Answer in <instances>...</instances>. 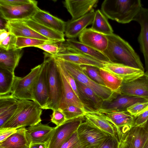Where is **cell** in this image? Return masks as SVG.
<instances>
[{
    "instance_id": "3",
    "label": "cell",
    "mask_w": 148,
    "mask_h": 148,
    "mask_svg": "<svg viewBox=\"0 0 148 148\" xmlns=\"http://www.w3.org/2000/svg\"><path fill=\"white\" fill-rule=\"evenodd\" d=\"M42 109L35 101L18 99V106L15 112L0 129H18L36 124L42 121Z\"/></svg>"
},
{
    "instance_id": "45",
    "label": "cell",
    "mask_w": 148,
    "mask_h": 148,
    "mask_svg": "<svg viewBox=\"0 0 148 148\" xmlns=\"http://www.w3.org/2000/svg\"><path fill=\"white\" fill-rule=\"evenodd\" d=\"M148 119V108L137 116L134 117L133 126L143 127Z\"/></svg>"
},
{
    "instance_id": "28",
    "label": "cell",
    "mask_w": 148,
    "mask_h": 148,
    "mask_svg": "<svg viewBox=\"0 0 148 148\" xmlns=\"http://www.w3.org/2000/svg\"><path fill=\"white\" fill-rule=\"evenodd\" d=\"M23 54L22 49L6 51L0 48V67L14 72Z\"/></svg>"
},
{
    "instance_id": "30",
    "label": "cell",
    "mask_w": 148,
    "mask_h": 148,
    "mask_svg": "<svg viewBox=\"0 0 148 148\" xmlns=\"http://www.w3.org/2000/svg\"><path fill=\"white\" fill-rule=\"evenodd\" d=\"M26 131L25 127L18 129L16 133L0 143V148H22L29 145L26 137Z\"/></svg>"
},
{
    "instance_id": "14",
    "label": "cell",
    "mask_w": 148,
    "mask_h": 148,
    "mask_svg": "<svg viewBox=\"0 0 148 148\" xmlns=\"http://www.w3.org/2000/svg\"><path fill=\"white\" fill-rule=\"evenodd\" d=\"M57 64L59 70L62 87V94L59 109L62 110L69 106L74 105L86 111H88L86 109V105L77 95L60 66Z\"/></svg>"
},
{
    "instance_id": "47",
    "label": "cell",
    "mask_w": 148,
    "mask_h": 148,
    "mask_svg": "<svg viewBox=\"0 0 148 148\" xmlns=\"http://www.w3.org/2000/svg\"><path fill=\"white\" fill-rule=\"evenodd\" d=\"M32 0H0V2L12 5H18L29 3Z\"/></svg>"
},
{
    "instance_id": "41",
    "label": "cell",
    "mask_w": 148,
    "mask_h": 148,
    "mask_svg": "<svg viewBox=\"0 0 148 148\" xmlns=\"http://www.w3.org/2000/svg\"><path fill=\"white\" fill-rule=\"evenodd\" d=\"M17 37L10 33L9 36L0 43V48L8 51L16 49V44Z\"/></svg>"
},
{
    "instance_id": "10",
    "label": "cell",
    "mask_w": 148,
    "mask_h": 148,
    "mask_svg": "<svg viewBox=\"0 0 148 148\" xmlns=\"http://www.w3.org/2000/svg\"><path fill=\"white\" fill-rule=\"evenodd\" d=\"M98 111L114 125L118 135L125 136L132 127L134 117L127 110Z\"/></svg>"
},
{
    "instance_id": "25",
    "label": "cell",
    "mask_w": 148,
    "mask_h": 148,
    "mask_svg": "<svg viewBox=\"0 0 148 148\" xmlns=\"http://www.w3.org/2000/svg\"><path fill=\"white\" fill-rule=\"evenodd\" d=\"M51 55L54 57L79 65H91L99 69L103 68L104 67L103 63L89 56L80 53L64 52L60 53L56 55Z\"/></svg>"
},
{
    "instance_id": "35",
    "label": "cell",
    "mask_w": 148,
    "mask_h": 148,
    "mask_svg": "<svg viewBox=\"0 0 148 148\" xmlns=\"http://www.w3.org/2000/svg\"><path fill=\"white\" fill-rule=\"evenodd\" d=\"M48 42H52L38 39L23 37H17L16 44V49L23 48L34 47Z\"/></svg>"
},
{
    "instance_id": "31",
    "label": "cell",
    "mask_w": 148,
    "mask_h": 148,
    "mask_svg": "<svg viewBox=\"0 0 148 148\" xmlns=\"http://www.w3.org/2000/svg\"><path fill=\"white\" fill-rule=\"evenodd\" d=\"M75 81L80 99L81 100L82 98L87 101L97 110L101 109L104 102L103 99L92 89L77 81Z\"/></svg>"
},
{
    "instance_id": "49",
    "label": "cell",
    "mask_w": 148,
    "mask_h": 148,
    "mask_svg": "<svg viewBox=\"0 0 148 148\" xmlns=\"http://www.w3.org/2000/svg\"><path fill=\"white\" fill-rule=\"evenodd\" d=\"M48 143H34L29 144V148H47Z\"/></svg>"
},
{
    "instance_id": "52",
    "label": "cell",
    "mask_w": 148,
    "mask_h": 148,
    "mask_svg": "<svg viewBox=\"0 0 148 148\" xmlns=\"http://www.w3.org/2000/svg\"><path fill=\"white\" fill-rule=\"evenodd\" d=\"M143 127L146 131L148 133V119Z\"/></svg>"
},
{
    "instance_id": "33",
    "label": "cell",
    "mask_w": 148,
    "mask_h": 148,
    "mask_svg": "<svg viewBox=\"0 0 148 148\" xmlns=\"http://www.w3.org/2000/svg\"><path fill=\"white\" fill-rule=\"evenodd\" d=\"M100 73L105 86L119 94V89L123 82L122 79L104 68L100 69Z\"/></svg>"
},
{
    "instance_id": "13",
    "label": "cell",
    "mask_w": 148,
    "mask_h": 148,
    "mask_svg": "<svg viewBox=\"0 0 148 148\" xmlns=\"http://www.w3.org/2000/svg\"><path fill=\"white\" fill-rule=\"evenodd\" d=\"M34 97V101L37 103L42 109H45L48 102L49 94L47 63L45 59L41 64L40 71L35 86Z\"/></svg>"
},
{
    "instance_id": "32",
    "label": "cell",
    "mask_w": 148,
    "mask_h": 148,
    "mask_svg": "<svg viewBox=\"0 0 148 148\" xmlns=\"http://www.w3.org/2000/svg\"><path fill=\"white\" fill-rule=\"evenodd\" d=\"M90 28L95 31L106 35L111 34L113 32L106 17L99 9L95 12Z\"/></svg>"
},
{
    "instance_id": "12",
    "label": "cell",
    "mask_w": 148,
    "mask_h": 148,
    "mask_svg": "<svg viewBox=\"0 0 148 148\" xmlns=\"http://www.w3.org/2000/svg\"><path fill=\"white\" fill-rule=\"evenodd\" d=\"M119 94L140 97L148 101V73L132 81L122 82Z\"/></svg>"
},
{
    "instance_id": "26",
    "label": "cell",
    "mask_w": 148,
    "mask_h": 148,
    "mask_svg": "<svg viewBox=\"0 0 148 148\" xmlns=\"http://www.w3.org/2000/svg\"><path fill=\"white\" fill-rule=\"evenodd\" d=\"M18 100L11 94L0 96V127L15 112L18 106Z\"/></svg>"
},
{
    "instance_id": "2",
    "label": "cell",
    "mask_w": 148,
    "mask_h": 148,
    "mask_svg": "<svg viewBox=\"0 0 148 148\" xmlns=\"http://www.w3.org/2000/svg\"><path fill=\"white\" fill-rule=\"evenodd\" d=\"M142 7L140 0H105L101 11L107 18L126 24L134 21Z\"/></svg>"
},
{
    "instance_id": "15",
    "label": "cell",
    "mask_w": 148,
    "mask_h": 148,
    "mask_svg": "<svg viewBox=\"0 0 148 148\" xmlns=\"http://www.w3.org/2000/svg\"><path fill=\"white\" fill-rule=\"evenodd\" d=\"M134 21L137 22L140 27L138 40L144 57L146 72L148 73V8L142 7Z\"/></svg>"
},
{
    "instance_id": "50",
    "label": "cell",
    "mask_w": 148,
    "mask_h": 148,
    "mask_svg": "<svg viewBox=\"0 0 148 148\" xmlns=\"http://www.w3.org/2000/svg\"><path fill=\"white\" fill-rule=\"evenodd\" d=\"M119 148H130L126 141L123 139H119Z\"/></svg>"
},
{
    "instance_id": "34",
    "label": "cell",
    "mask_w": 148,
    "mask_h": 148,
    "mask_svg": "<svg viewBox=\"0 0 148 148\" xmlns=\"http://www.w3.org/2000/svg\"><path fill=\"white\" fill-rule=\"evenodd\" d=\"M15 77L14 72L0 67V96L11 93Z\"/></svg>"
},
{
    "instance_id": "37",
    "label": "cell",
    "mask_w": 148,
    "mask_h": 148,
    "mask_svg": "<svg viewBox=\"0 0 148 148\" xmlns=\"http://www.w3.org/2000/svg\"><path fill=\"white\" fill-rule=\"evenodd\" d=\"M62 111L66 120L84 116L87 111L74 105L69 106Z\"/></svg>"
},
{
    "instance_id": "21",
    "label": "cell",
    "mask_w": 148,
    "mask_h": 148,
    "mask_svg": "<svg viewBox=\"0 0 148 148\" xmlns=\"http://www.w3.org/2000/svg\"><path fill=\"white\" fill-rule=\"evenodd\" d=\"M54 127L41 122L30 126L26 132V137L29 144L34 143H48Z\"/></svg>"
},
{
    "instance_id": "42",
    "label": "cell",
    "mask_w": 148,
    "mask_h": 148,
    "mask_svg": "<svg viewBox=\"0 0 148 148\" xmlns=\"http://www.w3.org/2000/svg\"><path fill=\"white\" fill-rule=\"evenodd\" d=\"M55 60L57 63L58 64L61 68L64 76L74 91L80 99L79 94L77 89L75 80L71 74L60 63L57 61L56 59Z\"/></svg>"
},
{
    "instance_id": "19",
    "label": "cell",
    "mask_w": 148,
    "mask_h": 148,
    "mask_svg": "<svg viewBox=\"0 0 148 148\" xmlns=\"http://www.w3.org/2000/svg\"><path fill=\"white\" fill-rule=\"evenodd\" d=\"M105 69L121 78L123 82H127L134 80L143 75L142 70L123 64L106 62L103 63Z\"/></svg>"
},
{
    "instance_id": "11",
    "label": "cell",
    "mask_w": 148,
    "mask_h": 148,
    "mask_svg": "<svg viewBox=\"0 0 148 148\" xmlns=\"http://www.w3.org/2000/svg\"><path fill=\"white\" fill-rule=\"evenodd\" d=\"M61 53L72 52L82 54L103 63L110 60L103 53L97 51L74 39L68 38L66 41L60 43Z\"/></svg>"
},
{
    "instance_id": "27",
    "label": "cell",
    "mask_w": 148,
    "mask_h": 148,
    "mask_svg": "<svg viewBox=\"0 0 148 148\" xmlns=\"http://www.w3.org/2000/svg\"><path fill=\"white\" fill-rule=\"evenodd\" d=\"M123 140L126 141L130 148H143L148 140V133L143 127L133 126Z\"/></svg>"
},
{
    "instance_id": "54",
    "label": "cell",
    "mask_w": 148,
    "mask_h": 148,
    "mask_svg": "<svg viewBox=\"0 0 148 148\" xmlns=\"http://www.w3.org/2000/svg\"><path fill=\"white\" fill-rule=\"evenodd\" d=\"M29 145L25 146L22 148H29Z\"/></svg>"
},
{
    "instance_id": "5",
    "label": "cell",
    "mask_w": 148,
    "mask_h": 148,
    "mask_svg": "<svg viewBox=\"0 0 148 148\" xmlns=\"http://www.w3.org/2000/svg\"><path fill=\"white\" fill-rule=\"evenodd\" d=\"M44 59L47 63V81L49 97L45 109H59L62 94L61 79L59 68L55 58L45 52Z\"/></svg>"
},
{
    "instance_id": "29",
    "label": "cell",
    "mask_w": 148,
    "mask_h": 148,
    "mask_svg": "<svg viewBox=\"0 0 148 148\" xmlns=\"http://www.w3.org/2000/svg\"><path fill=\"white\" fill-rule=\"evenodd\" d=\"M23 21L35 31L50 40L56 43L62 42L65 41L64 33L58 32L41 25L32 18Z\"/></svg>"
},
{
    "instance_id": "9",
    "label": "cell",
    "mask_w": 148,
    "mask_h": 148,
    "mask_svg": "<svg viewBox=\"0 0 148 148\" xmlns=\"http://www.w3.org/2000/svg\"><path fill=\"white\" fill-rule=\"evenodd\" d=\"M84 121V116H82L66 120L61 125L55 127L48 143L47 148H60Z\"/></svg>"
},
{
    "instance_id": "53",
    "label": "cell",
    "mask_w": 148,
    "mask_h": 148,
    "mask_svg": "<svg viewBox=\"0 0 148 148\" xmlns=\"http://www.w3.org/2000/svg\"><path fill=\"white\" fill-rule=\"evenodd\" d=\"M143 148H148V140L146 142Z\"/></svg>"
},
{
    "instance_id": "51",
    "label": "cell",
    "mask_w": 148,
    "mask_h": 148,
    "mask_svg": "<svg viewBox=\"0 0 148 148\" xmlns=\"http://www.w3.org/2000/svg\"><path fill=\"white\" fill-rule=\"evenodd\" d=\"M3 19L2 18H0V29H5V26L6 23H5L3 22Z\"/></svg>"
},
{
    "instance_id": "16",
    "label": "cell",
    "mask_w": 148,
    "mask_h": 148,
    "mask_svg": "<svg viewBox=\"0 0 148 148\" xmlns=\"http://www.w3.org/2000/svg\"><path fill=\"white\" fill-rule=\"evenodd\" d=\"M81 42L101 52L107 49L108 43L106 35L92 29H85L79 36Z\"/></svg>"
},
{
    "instance_id": "8",
    "label": "cell",
    "mask_w": 148,
    "mask_h": 148,
    "mask_svg": "<svg viewBox=\"0 0 148 148\" xmlns=\"http://www.w3.org/2000/svg\"><path fill=\"white\" fill-rule=\"evenodd\" d=\"M77 132L84 148H100L111 135L85 121L79 125Z\"/></svg>"
},
{
    "instance_id": "38",
    "label": "cell",
    "mask_w": 148,
    "mask_h": 148,
    "mask_svg": "<svg viewBox=\"0 0 148 148\" xmlns=\"http://www.w3.org/2000/svg\"><path fill=\"white\" fill-rule=\"evenodd\" d=\"M57 43L48 42L34 47L42 49L52 55H56L60 53L61 51L60 45H59Z\"/></svg>"
},
{
    "instance_id": "18",
    "label": "cell",
    "mask_w": 148,
    "mask_h": 148,
    "mask_svg": "<svg viewBox=\"0 0 148 148\" xmlns=\"http://www.w3.org/2000/svg\"><path fill=\"white\" fill-rule=\"evenodd\" d=\"M148 102L139 97L118 94L110 102H104L102 108L98 110L110 112L126 110L128 108L138 103Z\"/></svg>"
},
{
    "instance_id": "48",
    "label": "cell",
    "mask_w": 148,
    "mask_h": 148,
    "mask_svg": "<svg viewBox=\"0 0 148 148\" xmlns=\"http://www.w3.org/2000/svg\"><path fill=\"white\" fill-rule=\"evenodd\" d=\"M10 32L5 29H0V43L10 34Z\"/></svg>"
},
{
    "instance_id": "1",
    "label": "cell",
    "mask_w": 148,
    "mask_h": 148,
    "mask_svg": "<svg viewBox=\"0 0 148 148\" xmlns=\"http://www.w3.org/2000/svg\"><path fill=\"white\" fill-rule=\"evenodd\" d=\"M106 36L108 45L103 53L110 62L123 64L144 71L139 56L128 42L113 33Z\"/></svg>"
},
{
    "instance_id": "39",
    "label": "cell",
    "mask_w": 148,
    "mask_h": 148,
    "mask_svg": "<svg viewBox=\"0 0 148 148\" xmlns=\"http://www.w3.org/2000/svg\"><path fill=\"white\" fill-rule=\"evenodd\" d=\"M148 108V102L138 103L128 108L127 110L134 117L145 111Z\"/></svg>"
},
{
    "instance_id": "43",
    "label": "cell",
    "mask_w": 148,
    "mask_h": 148,
    "mask_svg": "<svg viewBox=\"0 0 148 148\" xmlns=\"http://www.w3.org/2000/svg\"><path fill=\"white\" fill-rule=\"evenodd\" d=\"M50 117L51 122L56 126L61 125L66 121L64 113L62 110L59 109L53 110Z\"/></svg>"
},
{
    "instance_id": "4",
    "label": "cell",
    "mask_w": 148,
    "mask_h": 148,
    "mask_svg": "<svg viewBox=\"0 0 148 148\" xmlns=\"http://www.w3.org/2000/svg\"><path fill=\"white\" fill-rule=\"evenodd\" d=\"M54 58L71 74L75 80L92 89L104 102L111 101L118 94L105 86L100 84L91 79L85 73L80 65Z\"/></svg>"
},
{
    "instance_id": "6",
    "label": "cell",
    "mask_w": 148,
    "mask_h": 148,
    "mask_svg": "<svg viewBox=\"0 0 148 148\" xmlns=\"http://www.w3.org/2000/svg\"><path fill=\"white\" fill-rule=\"evenodd\" d=\"M41 67V64L32 69L23 77L15 76L11 94L18 99L34 101V88Z\"/></svg>"
},
{
    "instance_id": "20",
    "label": "cell",
    "mask_w": 148,
    "mask_h": 148,
    "mask_svg": "<svg viewBox=\"0 0 148 148\" xmlns=\"http://www.w3.org/2000/svg\"><path fill=\"white\" fill-rule=\"evenodd\" d=\"M98 0H66L63 4L72 17V19L79 18L88 13L98 3Z\"/></svg>"
},
{
    "instance_id": "40",
    "label": "cell",
    "mask_w": 148,
    "mask_h": 148,
    "mask_svg": "<svg viewBox=\"0 0 148 148\" xmlns=\"http://www.w3.org/2000/svg\"><path fill=\"white\" fill-rule=\"evenodd\" d=\"M60 148H84V147L77 136L76 131L62 145Z\"/></svg>"
},
{
    "instance_id": "17",
    "label": "cell",
    "mask_w": 148,
    "mask_h": 148,
    "mask_svg": "<svg viewBox=\"0 0 148 148\" xmlns=\"http://www.w3.org/2000/svg\"><path fill=\"white\" fill-rule=\"evenodd\" d=\"M95 14L93 9L79 18L66 22L64 32L66 37L74 39L79 36L87 26L92 24Z\"/></svg>"
},
{
    "instance_id": "7",
    "label": "cell",
    "mask_w": 148,
    "mask_h": 148,
    "mask_svg": "<svg viewBox=\"0 0 148 148\" xmlns=\"http://www.w3.org/2000/svg\"><path fill=\"white\" fill-rule=\"evenodd\" d=\"M39 8L37 1L18 5H12L0 2L1 17L6 21H22L32 18Z\"/></svg>"
},
{
    "instance_id": "22",
    "label": "cell",
    "mask_w": 148,
    "mask_h": 148,
    "mask_svg": "<svg viewBox=\"0 0 148 148\" xmlns=\"http://www.w3.org/2000/svg\"><path fill=\"white\" fill-rule=\"evenodd\" d=\"M5 29L17 37L30 38L55 42L35 31L23 21H7Z\"/></svg>"
},
{
    "instance_id": "23",
    "label": "cell",
    "mask_w": 148,
    "mask_h": 148,
    "mask_svg": "<svg viewBox=\"0 0 148 148\" xmlns=\"http://www.w3.org/2000/svg\"><path fill=\"white\" fill-rule=\"evenodd\" d=\"M32 19L57 32L62 33L64 32L66 22L39 8Z\"/></svg>"
},
{
    "instance_id": "36",
    "label": "cell",
    "mask_w": 148,
    "mask_h": 148,
    "mask_svg": "<svg viewBox=\"0 0 148 148\" xmlns=\"http://www.w3.org/2000/svg\"><path fill=\"white\" fill-rule=\"evenodd\" d=\"M80 66L85 73L91 79L100 84L105 86L101 76L99 68L89 65H81Z\"/></svg>"
},
{
    "instance_id": "46",
    "label": "cell",
    "mask_w": 148,
    "mask_h": 148,
    "mask_svg": "<svg viewBox=\"0 0 148 148\" xmlns=\"http://www.w3.org/2000/svg\"><path fill=\"white\" fill-rule=\"evenodd\" d=\"M17 130V129L15 128L0 129V143L3 141L16 133Z\"/></svg>"
},
{
    "instance_id": "44",
    "label": "cell",
    "mask_w": 148,
    "mask_h": 148,
    "mask_svg": "<svg viewBox=\"0 0 148 148\" xmlns=\"http://www.w3.org/2000/svg\"><path fill=\"white\" fill-rule=\"evenodd\" d=\"M119 141L116 134L110 135L100 148H119Z\"/></svg>"
},
{
    "instance_id": "24",
    "label": "cell",
    "mask_w": 148,
    "mask_h": 148,
    "mask_svg": "<svg viewBox=\"0 0 148 148\" xmlns=\"http://www.w3.org/2000/svg\"><path fill=\"white\" fill-rule=\"evenodd\" d=\"M84 117L85 121L109 134L115 135L117 134L114 125L97 110L86 111Z\"/></svg>"
}]
</instances>
